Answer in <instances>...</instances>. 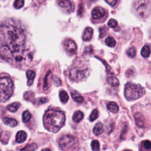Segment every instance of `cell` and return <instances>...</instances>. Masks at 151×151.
Wrapping results in <instances>:
<instances>
[{"label":"cell","mask_w":151,"mask_h":151,"mask_svg":"<svg viewBox=\"0 0 151 151\" xmlns=\"http://www.w3.org/2000/svg\"><path fill=\"white\" fill-rule=\"evenodd\" d=\"M134 9L137 15L142 18H145L149 15L151 5L149 1H138L135 2Z\"/></svg>","instance_id":"obj_5"},{"label":"cell","mask_w":151,"mask_h":151,"mask_svg":"<svg viewBox=\"0 0 151 151\" xmlns=\"http://www.w3.org/2000/svg\"><path fill=\"white\" fill-rule=\"evenodd\" d=\"M93 33V30L91 27H87L83 35V40L84 41H88L91 39Z\"/></svg>","instance_id":"obj_12"},{"label":"cell","mask_w":151,"mask_h":151,"mask_svg":"<svg viewBox=\"0 0 151 151\" xmlns=\"http://www.w3.org/2000/svg\"><path fill=\"white\" fill-rule=\"evenodd\" d=\"M142 145L146 150H150L151 149V142L149 140H144L142 143Z\"/></svg>","instance_id":"obj_30"},{"label":"cell","mask_w":151,"mask_h":151,"mask_svg":"<svg viewBox=\"0 0 151 151\" xmlns=\"http://www.w3.org/2000/svg\"><path fill=\"white\" fill-rule=\"evenodd\" d=\"M103 132V126L101 123H97L93 128V133L96 135H100Z\"/></svg>","instance_id":"obj_16"},{"label":"cell","mask_w":151,"mask_h":151,"mask_svg":"<svg viewBox=\"0 0 151 151\" xmlns=\"http://www.w3.org/2000/svg\"><path fill=\"white\" fill-rule=\"evenodd\" d=\"M39 101H40V104H43V103H45L47 101V99L45 97L40 98V99H39Z\"/></svg>","instance_id":"obj_36"},{"label":"cell","mask_w":151,"mask_h":151,"mask_svg":"<svg viewBox=\"0 0 151 151\" xmlns=\"http://www.w3.org/2000/svg\"><path fill=\"white\" fill-rule=\"evenodd\" d=\"M106 1V2H107V4H110V5H111V6H113V5H115V4L117 2V1H116V0H112V1Z\"/></svg>","instance_id":"obj_35"},{"label":"cell","mask_w":151,"mask_h":151,"mask_svg":"<svg viewBox=\"0 0 151 151\" xmlns=\"http://www.w3.org/2000/svg\"><path fill=\"white\" fill-rule=\"evenodd\" d=\"M19 107H20V103L18 102H15L7 106L6 108L9 111L11 112H15L19 109Z\"/></svg>","instance_id":"obj_22"},{"label":"cell","mask_w":151,"mask_h":151,"mask_svg":"<svg viewBox=\"0 0 151 151\" xmlns=\"http://www.w3.org/2000/svg\"><path fill=\"white\" fill-rule=\"evenodd\" d=\"M27 133L25 131L20 130L17 132L16 135V142L19 143H23L27 139Z\"/></svg>","instance_id":"obj_11"},{"label":"cell","mask_w":151,"mask_h":151,"mask_svg":"<svg viewBox=\"0 0 151 151\" xmlns=\"http://www.w3.org/2000/svg\"><path fill=\"white\" fill-rule=\"evenodd\" d=\"M88 70L83 67L73 66L69 71L70 78L75 81L82 80L87 75Z\"/></svg>","instance_id":"obj_7"},{"label":"cell","mask_w":151,"mask_h":151,"mask_svg":"<svg viewBox=\"0 0 151 151\" xmlns=\"http://www.w3.org/2000/svg\"><path fill=\"white\" fill-rule=\"evenodd\" d=\"M108 83L111 86H117L119 84L118 79L114 77H109L107 78Z\"/></svg>","instance_id":"obj_24"},{"label":"cell","mask_w":151,"mask_h":151,"mask_svg":"<svg viewBox=\"0 0 151 151\" xmlns=\"http://www.w3.org/2000/svg\"><path fill=\"white\" fill-rule=\"evenodd\" d=\"M4 123L10 127H15L17 125L18 122L17 121L12 118H8V117H4L2 119Z\"/></svg>","instance_id":"obj_14"},{"label":"cell","mask_w":151,"mask_h":151,"mask_svg":"<svg viewBox=\"0 0 151 151\" xmlns=\"http://www.w3.org/2000/svg\"><path fill=\"white\" fill-rule=\"evenodd\" d=\"M91 148L94 151H99L100 149V145L97 140H93L91 143Z\"/></svg>","instance_id":"obj_27"},{"label":"cell","mask_w":151,"mask_h":151,"mask_svg":"<svg viewBox=\"0 0 151 151\" xmlns=\"http://www.w3.org/2000/svg\"><path fill=\"white\" fill-rule=\"evenodd\" d=\"M105 43L107 46L110 47H113L116 45V41L113 37H109L105 40Z\"/></svg>","instance_id":"obj_25"},{"label":"cell","mask_w":151,"mask_h":151,"mask_svg":"<svg viewBox=\"0 0 151 151\" xmlns=\"http://www.w3.org/2000/svg\"><path fill=\"white\" fill-rule=\"evenodd\" d=\"M37 145L35 143H32L27 145L20 151H35L37 149Z\"/></svg>","instance_id":"obj_20"},{"label":"cell","mask_w":151,"mask_h":151,"mask_svg":"<svg viewBox=\"0 0 151 151\" xmlns=\"http://www.w3.org/2000/svg\"><path fill=\"white\" fill-rule=\"evenodd\" d=\"M108 25L110 27L114 28L117 25V22L114 19H110L108 22Z\"/></svg>","instance_id":"obj_33"},{"label":"cell","mask_w":151,"mask_h":151,"mask_svg":"<svg viewBox=\"0 0 151 151\" xmlns=\"http://www.w3.org/2000/svg\"><path fill=\"white\" fill-rule=\"evenodd\" d=\"M31 117V114L28 111L26 110V111H24L23 112L22 116L23 122L27 123L30 120Z\"/></svg>","instance_id":"obj_26"},{"label":"cell","mask_w":151,"mask_h":151,"mask_svg":"<svg viewBox=\"0 0 151 151\" xmlns=\"http://www.w3.org/2000/svg\"><path fill=\"white\" fill-rule=\"evenodd\" d=\"M24 1H22V0H17L14 2V5L15 6V8L17 9H19L21 8H22L24 5Z\"/></svg>","instance_id":"obj_32"},{"label":"cell","mask_w":151,"mask_h":151,"mask_svg":"<svg viewBox=\"0 0 151 151\" xmlns=\"http://www.w3.org/2000/svg\"><path fill=\"white\" fill-rule=\"evenodd\" d=\"M24 97L26 100H31L34 97V94L32 91H27L24 94Z\"/></svg>","instance_id":"obj_31"},{"label":"cell","mask_w":151,"mask_h":151,"mask_svg":"<svg viewBox=\"0 0 151 151\" xmlns=\"http://www.w3.org/2000/svg\"><path fill=\"white\" fill-rule=\"evenodd\" d=\"M123 151H132L131 150H129V149H127V150H124Z\"/></svg>","instance_id":"obj_38"},{"label":"cell","mask_w":151,"mask_h":151,"mask_svg":"<svg viewBox=\"0 0 151 151\" xmlns=\"http://www.w3.org/2000/svg\"><path fill=\"white\" fill-rule=\"evenodd\" d=\"M59 5L64 9L70 10L72 9V4L70 1H60L58 2Z\"/></svg>","instance_id":"obj_18"},{"label":"cell","mask_w":151,"mask_h":151,"mask_svg":"<svg viewBox=\"0 0 151 151\" xmlns=\"http://www.w3.org/2000/svg\"><path fill=\"white\" fill-rule=\"evenodd\" d=\"M150 47L147 45H144L141 50V55L145 58H147L150 56Z\"/></svg>","instance_id":"obj_21"},{"label":"cell","mask_w":151,"mask_h":151,"mask_svg":"<svg viewBox=\"0 0 151 151\" xmlns=\"http://www.w3.org/2000/svg\"><path fill=\"white\" fill-rule=\"evenodd\" d=\"M58 143L60 148L63 151H71L76 148L77 140L73 136L65 135L60 138Z\"/></svg>","instance_id":"obj_6"},{"label":"cell","mask_w":151,"mask_h":151,"mask_svg":"<svg viewBox=\"0 0 151 151\" xmlns=\"http://www.w3.org/2000/svg\"><path fill=\"white\" fill-rule=\"evenodd\" d=\"M105 15V10L100 6H96L95 7L92 12H91V15L94 19H99L101 18L104 17Z\"/></svg>","instance_id":"obj_9"},{"label":"cell","mask_w":151,"mask_h":151,"mask_svg":"<svg viewBox=\"0 0 151 151\" xmlns=\"http://www.w3.org/2000/svg\"><path fill=\"white\" fill-rule=\"evenodd\" d=\"M71 97H72L73 99L75 101H76L77 103H82L84 100V99H83V96L81 95H80L76 91H72L71 93Z\"/></svg>","instance_id":"obj_13"},{"label":"cell","mask_w":151,"mask_h":151,"mask_svg":"<svg viewBox=\"0 0 151 151\" xmlns=\"http://www.w3.org/2000/svg\"><path fill=\"white\" fill-rule=\"evenodd\" d=\"M124 93L127 100H134L142 97L145 93V90L140 84L129 82L125 85Z\"/></svg>","instance_id":"obj_3"},{"label":"cell","mask_w":151,"mask_h":151,"mask_svg":"<svg viewBox=\"0 0 151 151\" xmlns=\"http://www.w3.org/2000/svg\"><path fill=\"white\" fill-rule=\"evenodd\" d=\"M59 97L60 99V100L62 103H65L67 102L68 100V96L67 93V92L64 90H61L59 93Z\"/></svg>","instance_id":"obj_23"},{"label":"cell","mask_w":151,"mask_h":151,"mask_svg":"<svg viewBox=\"0 0 151 151\" xmlns=\"http://www.w3.org/2000/svg\"><path fill=\"white\" fill-rule=\"evenodd\" d=\"M99 116V112H98V110H96V109H94L91 113L90 116V117H89V119L91 122H93L94 120H95Z\"/></svg>","instance_id":"obj_29"},{"label":"cell","mask_w":151,"mask_h":151,"mask_svg":"<svg viewBox=\"0 0 151 151\" xmlns=\"http://www.w3.org/2000/svg\"><path fill=\"white\" fill-rule=\"evenodd\" d=\"M13 93V83L9 77H1L0 79V99L6 101Z\"/></svg>","instance_id":"obj_4"},{"label":"cell","mask_w":151,"mask_h":151,"mask_svg":"<svg viewBox=\"0 0 151 151\" xmlns=\"http://www.w3.org/2000/svg\"><path fill=\"white\" fill-rule=\"evenodd\" d=\"M83 116H84L83 113L81 111L77 110L73 114V120L74 122H75L76 123H78L79 122H80L83 119Z\"/></svg>","instance_id":"obj_19"},{"label":"cell","mask_w":151,"mask_h":151,"mask_svg":"<svg viewBox=\"0 0 151 151\" xmlns=\"http://www.w3.org/2000/svg\"><path fill=\"white\" fill-rule=\"evenodd\" d=\"M107 108L113 113H116L119 111V106L115 102L113 101L109 102L107 104Z\"/></svg>","instance_id":"obj_15"},{"label":"cell","mask_w":151,"mask_h":151,"mask_svg":"<svg viewBox=\"0 0 151 151\" xmlns=\"http://www.w3.org/2000/svg\"><path fill=\"white\" fill-rule=\"evenodd\" d=\"M65 117L64 113L54 109L48 110L44 115L43 123L45 127L48 131L56 133L64 125Z\"/></svg>","instance_id":"obj_2"},{"label":"cell","mask_w":151,"mask_h":151,"mask_svg":"<svg viewBox=\"0 0 151 151\" xmlns=\"http://www.w3.org/2000/svg\"><path fill=\"white\" fill-rule=\"evenodd\" d=\"M0 52L1 58L18 67L32 61L33 52L27 45L26 33L18 22L10 19L2 22Z\"/></svg>","instance_id":"obj_1"},{"label":"cell","mask_w":151,"mask_h":151,"mask_svg":"<svg viewBox=\"0 0 151 151\" xmlns=\"http://www.w3.org/2000/svg\"><path fill=\"white\" fill-rule=\"evenodd\" d=\"M41 151H51L50 149H47V148H45V149H42Z\"/></svg>","instance_id":"obj_37"},{"label":"cell","mask_w":151,"mask_h":151,"mask_svg":"<svg viewBox=\"0 0 151 151\" xmlns=\"http://www.w3.org/2000/svg\"><path fill=\"white\" fill-rule=\"evenodd\" d=\"M54 83L55 84V86H59L61 84V80H60V78H58L57 77H54Z\"/></svg>","instance_id":"obj_34"},{"label":"cell","mask_w":151,"mask_h":151,"mask_svg":"<svg viewBox=\"0 0 151 151\" xmlns=\"http://www.w3.org/2000/svg\"><path fill=\"white\" fill-rule=\"evenodd\" d=\"M26 75H27V79H28L27 84L28 86H31L33 83V80H34V78L35 77V72L32 71V70H28V71H27Z\"/></svg>","instance_id":"obj_17"},{"label":"cell","mask_w":151,"mask_h":151,"mask_svg":"<svg viewBox=\"0 0 151 151\" xmlns=\"http://www.w3.org/2000/svg\"><path fill=\"white\" fill-rule=\"evenodd\" d=\"M65 48L68 54H73L76 51L77 45L73 40L68 39L65 42Z\"/></svg>","instance_id":"obj_8"},{"label":"cell","mask_w":151,"mask_h":151,"mask_svg":"<svg viewBox=\"0 0 151 151\" xmlns=\"http://www.w3.org/2000/svg\"><path fill=\"white\" fill-rule=\"evenodd\" d=\"M134 117L136 125L139 127H143L145 126V118L143 115L140 112H136L134 114Z\"/></svg>","instance_id":"obj_10"},{"label":"cell","mask_w":151,"mask_h":151,"mask_svg":"<svg viewBox=\"0 0 151 151\" xmlns=\"http://www.w3.org/2000/svg\"><path fill=\"white\" fill-rule=\"evenodd\" d=\"M126 54L129 57L134 58L136 54V51L135 48L134 47H131L129 48L126 52Z\"/></svg>","instance_id":"obj_28"}]
</instances>
